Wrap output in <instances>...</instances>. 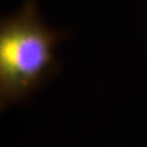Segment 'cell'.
Masks as SVG:
<instances>
[{
  "instance_id": "1",
  "label": "cell",
  "mask_w": 147,
  "mask_h": 147,
  "mask_svg": "<svg viewBox=\"0 0 147 147\" xmlns=\"http://www.w3.org/2000/svg\"><path fill=\"white\" fill-rule=\"evenodd\" d=\"M61 35L40 20L34 1L27 0L0 25V101L3 108L25 98L55 65V47Z\"/></svg>"
}]
</instances>
